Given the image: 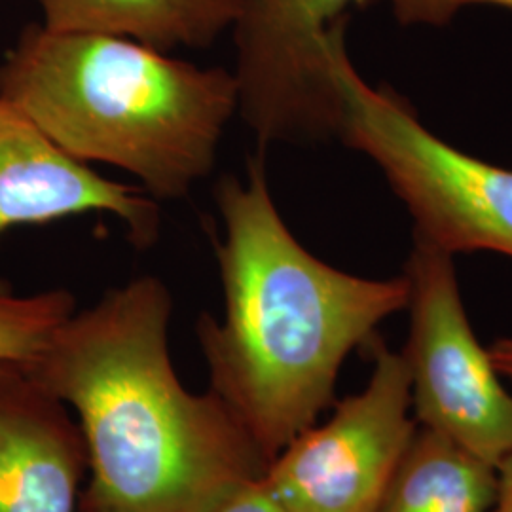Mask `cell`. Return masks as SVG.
Wrapping results in <instances>:
<instances>
[{"instance_id": "6da1fadb", "label": "cell", "mask_w": 512, "mask_h": 512, "mask_svg": "<svg viewBox=\"0 0 512 512\" xmlns=\"http://www.w3.org/2000/svg\"><path fill=\"white\" fill-rule=\"evenodd\" d=\"M173 298L137 277L74 311L23 370L73 408L88 452L80 512H207L266 459L213 391L169 355Z\"/></svg>"}, {"instance_id": "7a4b0ae2", "label": "cell", "mask_w": 512, "mask_h": 512, "mask_svg": "<svg viewBox=\"0 0 512 512\" xmlns=\"http://www.w3.org/2000/svg\"><path fill=\"white\" fill-rule=\"evenodd\" d=\"M215 200L224 317L202 313L198 342L213 391L266 465L334 403L349 355L406 310L408 279L348 274L311 255L275 207L262 150Z\"/></svg>"}, {"instance_id": "3957f363", "label": "cell", "mask_w": 512, "mask_h": 512, "mask_svg": "<svg viewBox=\"0 0 512 512\" xmlns=\"http://www.w3.org/2000/svg\"><path fill=\"white\" fill-rule=\"evenodd\" d=\"M0 97L82 164L133 175L152 200H183L211 175L238 116V82L131 38L27 25L0 63Z\"/></svg>"}, {"instance_id": "277c9868", "label": "cell", "mask_w": 512, "mask_h": 512, "mask_svg": "<svg viewBox=\"0 0 512 512\" xmlns=\"http://www.w3.org/2000/svg\"><path fill=\"white\" fill-rule=\"evenodd\" d=\"M342 103L338 139L384 173L416 224V238L448 255L492 251L512 258V169L442 141L387 88H374L342 48L334 57Z\"/></svg>"}, {"instance_id": "5b68a950", "label": "cell", "mask_w": 512, "mask_h": 512, "mask_svg": "<svg viewBox=\"0 0 512 512\" xmlns=\"http://www.w3.org/2000/svg\"><path fill=\"white\" fill-rule=\"evenodd\" d=\"M404 275L410 329L401 355L414 420L497 467L512 450V393L476 338L454 256L414 236Z\"/></svg>"}, {"instance_id": "8992f818", "label": "cell", "mask_w": 512, "mask_h": 512, "mask_svg": "<svg viewBox=\"0 0 512 512\" xmlns=\"http://www.w3.org/2000/svg\"><path fill=\"white\" fill-rule=\"evenodd\" d=\"M376 0H239L232 25L238 114L260 150L338 139L334 57L351 14Z\"/></svg>"}, {"instance_id": "52a82bcc", "label": "cell", "mask_w": 512, "mask_h": 512, "mask_svg": "<svg viewBox=\"0 0 512 512\" xmlns=\"http://www.w3.org/2000/svg\"><path fill=\"white\" fill-rule=\"evenodd\" d=\"M365 387L334 404L275 456L260 484L293 512H376L418 423L403 355L368 342Z\"/></svg>"}, {"instance_id": "ba28073f", "label": "cell", "mask_w": 512, "mask_h": 512, "mask_svg": "<svg viewBox=\"0 0 512 512\" xmlns=\"http://www.w3.org/2000/svg\"><path fill=\"white\" fill-rule=\"evenodd\" d=\"M86 213L114 215L139 249L154 245L160 236L156 200L74 160L25 112L0 97V236L16 226Z\"/></svg>"}, {"instance_id": "9c48e42d", "label": "cell", "mask_w": 512, "mask_h": 512, "mask_svg": "<svg viewBox=\"0 0 512 512\" xmlns=\"http://www.w3.org/2000/svg\"><path fill=\"white\" fill-rule=\"evenodd\" d=\"M78 421L23 366L0 368V512H80Z\"/></svg>"}, {"instance_id": "30bf717a", "label": "cell", "mask_w": 512, "mask_h": 512, "mask_svg": "<svg viewBox=\"0 0 512 512\" xmlns=\"http://www.w3.org/2000/svg\"><path fill=\"white\" fill-rule=\"evenodd\" d=\"M52 31L131 38L162 52L207 48L232 29L239 0H37Z\"/></svg>"}, {"instance_id": "8fae6325", "label": "cell", "mask_w": 512, "mask_h": 512, "mask_svg": "<svg viewBox=\"0 0 512 512\" xmlns=\"http://www.w3.org/2000/svg\"><path fill=\"white\" fill-rule=\"evenodd\" d=\"M495 478L486 461L418 427L376 512H488Z\"/></svg>"}, {"instance_id": "7c38bea8", "label": "cell", "mask_w": 512, "mask_h": 512, "mask_svg": "<svg viewBox=\"0 0 512 512\" xmlns=\"http://www.w3.org/2000/svg\"><path fill=\"white\" fill-rule=\"evenodd\" d=\"M74 311L65 289L19 296L0 279V368L29 365Z\"/></svg>"}, {"instance_id": "4fadbf2b", "label": "cell", "mask_w": 512, "mask_h": 512, "mask_svg": "<svg viewBox=\"0 0 512 512\" xmlns=\"http://www.w3.org/2000/svg\"><path fill=\"white\" fill-rule=\"evenodd\" d=\"M473 4H492L512 10V0H391L395 18L406 27H442L456 18L459 10Z\"/></svg>"}, {"instance_id": "5bb4252c", "label": "cell", "mask_w": 512, "mask_h": 512, "mask_svg": "<svg viewBox=\"0 0 512 512\" xmlns=\"http://www.w3.org/2000/svg\"><path fill=\"white\" fill-rule=\"evenodd\" d=\"M207 512H293L283 503H279L262 484L260 476L255 480L243 482L222 495L219 501Z\"/></svg>"}, {"instance_id": "9a60e30c", "label": "cell", "mask_w": 512, "mask_h": 512, "mask_svg": "<svg viewBox=\"0 0 512 512\" xmlns=\"http://www.w3.org/2000/svg\"><path fill=\"white\" fill-rule=\"evenodd\" d=\"M495 494L488 512H512V450L495 467Z\"/></svg>"}, {"instance_id": "2e32d148", "label": "cell", "mask_w": 512, "mask_h": 512, "mask_svg": "<svg viewBox=\"0 0 512 512\" xmlns=\"http://www.w3.org/2000/svg\"><path fill=\"white\" fill-rule=\"evenodd\" d=\"M488 351L501 378L512 385V334L495 340Z\"/></svg>"}]
</instances>
